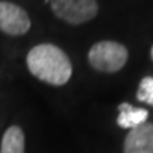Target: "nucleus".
<instances>
[{"instance_id": "9", "label": "nucleus", "mask_w": 153, "mask_h": 153, "mask_svg": "<svg viewBox=\"0 0 153 153\" xmlns=\"http://www.w3.org/2000/svg\"><path fill=\"white\" fill-rule=\"evenodd\" d=\"M152 58H153V47H152Z\"/></svg>"}, {"instance_id": "8", "label": "nucleus", "mask_w": 153, "mask_h": 153, "mask_svg": "<svg viewBox=\"0 0 153 153\" xmlns=\"http://www.w3.org/2000/svg\"><path fill=\"white\" fill-rule=\"evenodd\" d=\"M136 97L140 102H145V104L153 106V76H145L140 81Z\"/></svg>"}, {"instance_id": "4", "label": "nucleus", "mask_w": 153, "mask_h": 153, "mask_svg": "<svg viewBox=\"0 0 153 153\" xmlns=\"http://www.w3.org/2000/svg\"><path fill=\"white\" fill-rule=\"evenodd\" d=\"M31 27L30 17L22 7L9 1H0V30L10 36L26 34Z\"/></svg>"}, {"instance_id": "2", "label": "nucleus", "mask_w": 153, "mask_h": 153, "mask_svg": "<svg viewBox=\"0 0 153 153\" xmlns=\"http://www.w3.org/2000/svg\"><path fill=\"white\" fill-rule=\"evenodd\" d=\"M88 61L97 71L116 72L125 67L128 50L123 44L116 41H99L91 47Z\"/></svg>"}, {"instance_id": "1", "label": "nucleus", "mask_w": 153, "mask_h": 153, "mask_svg": "<svg viewBox=\"0 0 153 153\" xmlns=\"http://www.w3.org/2000/svg\"><path fill=\"white\" fill-rule=\"evenodd\" d=\"M27 67L40 81L51 85H64L72 75V65L68 55L53 44H40L27 54Z\"/></svg>"}, {"instance_id": "6", "label": "nucleus", "mask_w": 153, "mask_h": 153, "mask_svg": "<svg viewBox=\"0 0 153 153\" xmlns=\"http://www.w3.org/2000/svg\"><path fill=\"white\" fill-rule=\"evenodd\" d=\"M119 115H118V125L123 129H133L137 126L146 123L149 116V112L143 108H135L129 104H120L119 105Z\"/></svg>"}, {"instance_id": "7", "label": "nucleus", "mask_w": 153, "mask_h": 153, "mask_svg": "<svg viewBox=\"0 0 153 153\" xmlns=\"http://www.w3.org/2000/svg\"><path fill=\"white\" fill-rule=\"evenodd\" d=\"M0 153H24V133L22 128L13 125L4 132Z\"/></svg>"}, {"instance_id": "5", "label": "nucleus", "mask_w": 153, "mask_h": 153, "mask_svg": "<svg viewBox=\"0 0 153 153\" xmlns=\"http://www.w3.org/2000/svg\"><path fill=\"white\" fill-rule=\"evenodd\" d=\"M123 153H153V125H143L129 131L123 143Z\"/></svg>"}, {"instance_id": "3", "label": "nucleus", "mask_w": 153, "mask_h": 153, "mask_svg": "<svg viewBox=\"0 0 153 153\" xmlns=\"http://www.w3.org/2000/svg\"><path fill=\"white\" fill-rule=\"evenodd\" d=\"M54 14L70 24H82L98 14L97 0H48Z\"/></svg>"}]
</instances>
